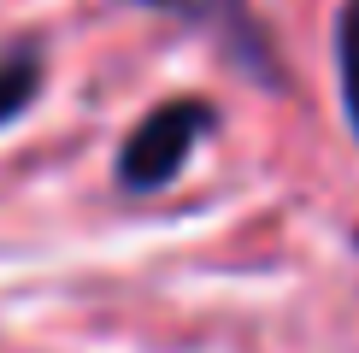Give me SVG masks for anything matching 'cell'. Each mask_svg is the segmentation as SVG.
<instances>
[{
    "label": "cell",
    "instance_id": "6da1fadb",
    "mask_svg": "<svg viewBox=\"0 0 359 353\" xmlns=\"http://www.w3.org/2000/svg\"><path fill=\"white\" fill-rule=\"evenodd\" d=\"M212 124H218V106L201 100V95H177L165 106H154L124 136V147H118V188H130V195L165 188L171 176L189 165L194 147L212 136Z\"/></svg>",
    "mask_w": 359,
    "mask_h": 353
},
{
    "label": "cell",
    "instance_id": "7a4b0ae2",
    "mask_svg": "<svg viewBox=\"0 0 359 353\" xmlns=\"http://www.w3.org/2000/svg\"><path fill=\"white\" fill-rule=\"evenodd\" d=\"M130 6H147V12H159V18H177L189 29H201V36H212L242 77H253L259 88H283L277 41H271L265 18L248 0H130Z\"/></svg>",
    "mask_w": 359,
    "mask_h": 353
},
{
    "label": "cell",
    "instance_id": "3957f363",
    "mask_svg": "<svg viewBox=\"0 0 359 353\" xmlns=\"http://www.w3.org/2000/svg\"><path fill=\"white\" fill-rule=\"evenodd\" d=\"M336 88H341V112L359 141V0L336 6Z\"/></svg>",
    "mask_w": 359,
    "mask_h": 353
},
{
    "label": "cell",
    "instance_id": "277c9868",
    "mask_svg": "<svg viewBox=\"0 0 359 353\" xmlns=\"http://www.w3.org/2000/svg\"><path fill=\"white\" fill-rule=\"evenodd\" d=\"M41 88V53L36 48H12L0 59V124H12Z\"/></svg>",
    "mask_w": 359,
    "mask_h": 353
}]
</instances>
